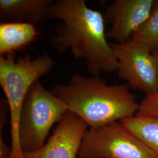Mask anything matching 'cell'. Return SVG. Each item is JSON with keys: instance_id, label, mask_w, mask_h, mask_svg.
I'll return each mask as SVG.
<instances>
[{"instance_id": "5bb4252c", "label": "cell", "mask_w": 158, "mask_h": 158, "mask_svg": "<svg viewBox=\"0 0 158 158\" xmlns=\"http://www.w3.org/2000/svg\"><path fill=\"white\" fill-rule=\"evenodd\" d=\"M152 53L153 56L155 59V60L156 63V64H157V67L158 69V48L157 49H156L155 50L152 51Z\"/></svg>"}, {"instance_id": "9c48e42d", "label": "cell", "mask_w": 158, "mask_h": 158, "mask_svg": "<svg viewBox=\"0 0 158 158\" xmlns=\"http://www.w3.org/2000/svg\"><path fill=\"white\" fill-rule=\"evenodd\" d=\"M52 0H0L2 22L28 23L36 25L49 19Z\"/></svg>"}, {"instance_id": "277c9868", "label": "cell", "mask_w": 158, "mask_h": 158, "mask_svg": "<svg viewBox=\"0 0 158 158\" xmlns=\"http://www.w3.org/2000/svg\"><path fill=\"white\" fill-rule=\"evenodd\" d=\"M69 111L67 105L48 90L40 79L31 86L21 114L19 135L23 152H32L45 145L53 125Z\"/></svg>"}, {"instance_id": "30bf717a", "label": "cell", "mask_w": 158, "mask_h": 158, "mask_svg": "<svg viewBox=\"0 0 158 158\" xmlns=\"http://www.w3.org/2000/svg\"><path fill=\"white\" fill-rule=\"evenodd\" d=\"M39 34L33 24L2 22L0 24V55L23 50L37 40Z\"/></svg>"}, {"instance_id": "7c38bea8", "label": "cell", "mask_w": 158, "mask_h": 158, "mask_svg": "<svg viewBox=\"0 0 158 158\" xmlns=\"http://www.w3.org/2000/svg\"><path fill=\"white\" fill-rule=\"evenodd\" d=\"M131 40L151 52L158 48V0H155L149 17L132 35Z\"/></svg>"}, {"instance_id": "7a4b0ae2", "label": "cell", "mask_w": 158, "mask_h": 158, "mask_svg": "<svg viewBox=\"0 0 158 158\" xmlns=\"http://www.w3.org/2000/svg\"><path fill=\"white\" fill-rule=\"evenodd\" d=\"M51 92L90 128L133 117L140 105L127 84L108 85L99 76L74 74L69 84L56 85Z\"/></svg>"}, {"instance_id": "ba28073f", "label": "cell", "mask_w": 158, "mask_h": 158, "mask_svg": "<svg viewBox=\"0 0 158 158\" xmlns=\"http://www.w3.org/2000/svg\"><path fill=\"white\" fill-rule=\"evenodd\" d=\"M155 0H115L106 8L104 18L111 25L108 39L115 43L131 40L149 17Z\"/></svg>"}, {"instance_id": "8fae6325", "label": "cell", "mask_w": 158, "mask_h": 158, "mask_svg": "<svg viewBox=\"0 0 158 158\" xmlns=\"http://www.w3.org/2000/svg\"><path fill=\"white\" fill-rule=\"evenodd\" d=\"M119 122L158 155V117L136 114Z\"/></svg>"}, {"instance_id": "6da1fadb", "label": "cell", "mask_w": 158, "mask_h": 158, "mask_svg": "<svg viewBox=\"0 0 158 158\" xmlns=\"http://www.w3.org/2000/svg\"><path fill=\"white\" fill-rule=\"evenodd\" d=\"M53 19L60 23L49 42L58 52L70 51L75 58L83 59L92 76L117 71L118 60L108 42L102 13L90 8L85 0H56L49 15Z\"/></svg>"}, {"instance_id": "4fadbf2b", "label": "cell", "mask_w": 158, "mask_h": 158, "mask_svg": "<svg viewBox=\"0 0 158 158\" xmlns=\"http://www.w3.org/2000/svg\"><path fill=\"white\" fill-rule=\"evenodd\" d=\"M138 114L158 117V92L146 95L139 105Z\"/></svg>"}, {"instance_id": "8992f818", "label": "cell", "mask_w": 158, "mask_h": 158, "mask_svg": "<svg viewBox=\"0 0 158 158\" xmlns=\"http://www.w3.org/2000/svg\"><path fill=\"white\" fill-rule=\"evenodd\" d=\"M110 44L118 60L119 77L146 95L158 92V69L152 52L132 40Z\"/></svg>"}, {"instance_id": "3957f363", "label": "cell", "mask_w": 158, "mask_h": 158, "mask_svg": "<svg viewBox=\"0 0 158 158\" xmlns=\"http://www.w3.org/2000/svg\"><path fill=\"white\" fill-rule=\"evenodd\" d=\"M55 64V60L47 53L34 59L27 55L17 60L15 53L0 55V85L5 94L10 114V158H25L19 135L23 104L32 85L49 73Z\"/></svg>"}, {"instance_id": "5b68a950", "label": "cell", "mask_w": 158, "mask_h": 158, "mask_svg": "<svg viewBox=\"0 0 158 158\" xmlns=\"http://www.w3.org/2000/svg\"><path fill=\"white\" fill-rule=\"evenodd\" d=\"M79 158H158V155L122 124L115 122L87 131Z\"/></svg>"}, {"instance_id": "52a82bcc", "label": "cell", "mask_w": 158, "mask_h": 158, "mask_svg": "<svg viewBox=\"0 0 158 158\" xmlns=\"http://www.w3.org/2000/svg\"><path fill=\"white\" fill-rule=\"evenodd\" d=\"M89 125L83 119L68 111L52 135L41 149L24 152L25 158H76Z\"/></svg>"}]
</instances>
